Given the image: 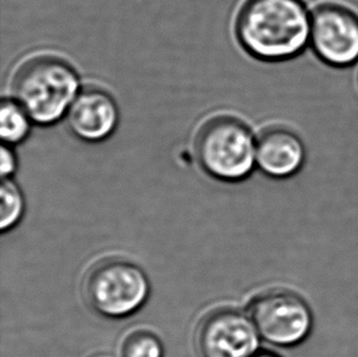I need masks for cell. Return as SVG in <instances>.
Returning a JSON list of instances; mask_svg holds the SVG:
<instances>
[{"label": "cell", "instance_id": "cell-5", "mask_svg": "<svg viewBox=\"0 0 358 357\" xmlns=\"http://www.w3.org/2000/svg\"><path fill=\"white\" fill-rule=\"evenodd\" d=\"M250 317L262 338L279 346L300 343L312 327L308 306L289 290H271L257 296L250 306Z\"/></svg>", "mask_w": 358, "mask_h": 357}, {"label": "cell", "instance_id": "cell-11", "mask_svg": "<svg viewBox=\"0 0 358 357\" xmlns=\"http://www.w3.org/2000/svg\"><path fill=\"white\" fill-rule=\"evenodd\" d=\"M163 344L148 329H134L121 343V357H163Z\"/></svg>", "mask_w": 358, "mask_h": 357}, {"label": "cell", "instance_id": "cell-9", "mask_svg": "<svg viewBox=\"0 0 358 357\" xmlns=\"http://www.w3.org/2000/svg\"><path fill=\"white\" fill-rule=\"evenodd\" d=\"M303 142L294 131L281 126H266L257 136L256 163L269 178H291L305 164Z\"/></svg>", "mask_w": 358, "mask_h": 357}, {"label": "cell", "instance_id": "cell-14", "mask_svg": "<svg viewBox=\"0 0 358 357\" xmlns=\"http://www.w3.org/2000/svg\"><path fill=\"white\" fill-rule=\"evenodd\" d=\"M252 357H279L271 353H256Z\"/></svg>", "mask_w": 358, "mask_h": 357}, {"label": "cell", "instance_id": "cell-3", "mask_svg": "<svg viewBox=\"0 0 358 357\" xmlns=\"http://www.w3.org/2000/svg\"><path fill=\"white\" fill-rule=\"evenodd\" d=\"M257 137L236 116L217 115L199 127L194 150L199 165L213 178L238 183L256 167Z\"/></svg>", "mask_w": 358, "mask_h": 357}, {"label": "cell", "instance_id": "cell-4", "mask_svg": "<svg viewBox=\"0 0 358 357\" xmlns=\"http://www.w3.org/2000/svg\"><path fill=\"white\" fill-rule=\"evenodd\" d=\"M83 294L98 314L121 318L143 306L150 295V281L135 263L114 258L99 262L88 272Z\"/></svg>", "mask_w": 358, "mask_h": 357}, {"label": "cell", "instance_id": "cell-6", "mask_svg": "<svg viewBox=\"0 0 358 357\" xmlns=\"http://www.w3.org/2000/svg\"><path fill=\"white\" fill-rule=\"evenodd\" d=\"M310 47L325 63L338 68L358 63V15L338 4L310 10Z\"/></svg>", "mask_w": 358, "mask_h": 357}, {"label": "cell", "instance_id": "cell-1", "mask_svg": "<svg viewBox=\"0 0 358 357\" xmlns=\"http://www.w3.org/2000/svg\"><path fill=\"white\" fill-rule=\"evenodd\" d=\"M310 11L303 0H245L235 36L247 55L262 63L296 58L310 47Z\"/></svg>", "mask_w": 358, "mask_h": 357}, {"label": "cell", "instance_id": "cell-12", "mask_svg": "<svg viewBox=\"0 0 358 357\" xmlns=\"http://www.w3.org/2000/svg\"><path fill=\"white\" fill-rule=\"evenodd\" d=\"M0 197H1L0 227L3 232H6L11 227H14L22 218L24 211V195L14 180L3 178Z\"/></svg>", "mask_w": 358, "mask_h": 357}, {"label": "cell", "instance_id": "cell-2", "mask_svg": "<svg viewBox=\"0 0 358 357\" xmlns=\"http://www.w3.org/2000/svg\"><path fill=\"white\" fill-rule=\"evenodd\" d=\"M81 90L80 76L73 65L53 55L26 60L11 83L13 98L41 126L55 125L66 118Z\"/></svg>", "mask_w": 358, "mask_h": 357}, {"label": "cell", "instance_id": "cell-7", "mask_svg": "<svg viewBox=\"0 0 358 357\" xmlns=\"http://www.w3.org/2000/svg\"><path fill=\"white\" fill-rule=\"evenodd\" d=\"M259 344L258 330L236 309H219L201 323L197 346L202 357H252Z\"/></svg>", "mask_w": 358, "mask_h": 357}, {"label": "cell", "instance_id": "cell-13", "mask_svg": "<svg viewBox=\"0 0 358 357\" xmlns=\"http://www.w3.org/2000/svg\"><path fill=\"white\" fill-rule=\"evenodd\" d=\"M17 169V157L15 155L13 146H1L0 150V174L3 178H11V175L14 174Z\"/></svg>", "mask_w": 358, "mask_h": 357}, {"label": "cell", "instance_id": "cell-8", "mask_svg": "<svg viewBox=\"0 0 358 357\" xmlns=\"http://www.w3.org/2000/svg\"><path fill=\"white\" fill-rule=\"evenodd\" d=\"M66 121L78 140L99 144L117 131L120 111L110 93L101 88H83L70 106Z\"/></svg>", "mask_w": 358, "mask_h": 357}, {"label": "cell", "instance_id": "cell-10", "mask_svg": "<svg viewBox=\"0 0 358 357\" xmlns=\"http://www.w3.org/2000/svg\"><path fill=\"white\" fill-rule=\"evenodd\" d=\"M0 136L4 145H20L27 140L32 124L27 111L14 98H3L0 103Z\"/></svg>", "mask_w": 358, "mask_h": 357}]
</instances>
